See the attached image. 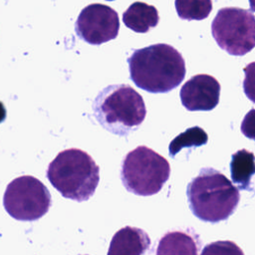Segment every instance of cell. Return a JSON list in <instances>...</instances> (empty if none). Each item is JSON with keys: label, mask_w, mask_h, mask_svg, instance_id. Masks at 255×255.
Here are the masks:
<instances>
[{"label": "cell", "mask_w": 255, "mask_h": 255, "mask_svg": "<svg viewBox=\"0 0 255 255\" xmlns=\"http://www.w3.org/2000/svg\"><path fill=\"white\" fill-rule=\"evenodd\" d=\"M131 81L149 93H167L185 77L181 54L167 44H154L134 50L128 59Z\"/></svg>", "instance_id": "6da1fadb"}, {"label": "cell", "mask_w": 255, "mask_h": 255, "mask_svg": "<svg viewBox=\"0 0 255 255\" xmlns=\"http://www.w3.org/2000/svg\"><path fill=\"white\" fill-rule=\"evenodd\" d=\"M186 194L192 213L211 223L226 220L240 198L239 189L224 174L210 167L202 168L188 183Z\"/></svg>", "instance_id": "7a4b0ae2"}, {"label": "cell", "mask_w": 255, "mask_h": 255, "mask_svg": "<svg viewBox=\"0 0 255 255\" xmlns=\"http://www.w3.org/2000/svg\"><path fill=\"white\" fill-rule=\"evenodd\" d=\"M47 178L65 198L82 202L94 195L100 168L86 151L70 148L59 152L50 162Z\"/></svg>", "instance_id": "3957f363"}, {"label": "cell", "mask_w": 255, "mask_h": 255, "mask_svg": "<svg viewBox=\"0 0 255 255\" xmlns=\"http://www.w3.org/2000/svg\"><path fill=\"white\" fill-rule=\"evenodd\" d=\"M93 111L104 128L119 135H127L135 129L146 115L142 97L125 84L103 89L94 101Z\"/></svg>", "instance_id": "277c9868"}, {"label": "cell", "mask_w": 255, "mask_h": 255, "mask_svg": "<svg viewBox=\"0 0 255 255\" xmlns=\"http://www.w3.org/2000/svg\"><path fill=\"white\" fill-rule=\"evenodd\" d=\"M169 174L168 161L144 145L129 151L122 163L121 178L124 186L128 191L139 196L159 192Z\"/></svg>", "instance_id": "5b68a950"}, {"label": "cell", "mask_w": 255, "mask_h": 255, "mask_svg": "<svg viewBox=\"0 0 255 255\" xmlns=\"http://www.w3.org/2000/svg\"><path fill=\"white\" fill-rule=\"evenodd\" d=\"M211 34L222 50L243 56L255 48V17L242 8H221L211 23Z\"/></svg>", "instance_id": "8992f818"}, {"label": "cell", "mask_w": 255, "mask_h": 255, "mask_svg": "<svg viewBox=\"0 0 255 255\" xmlns=\"http://www.w3.org/2000/svg\"><path fill=\"white\" fill-rule=\"evenodd\" d=\"M51 194L42 181L32 175L19 176L10 181L3 195V205L14 219L34 221L51 207Z\"/></svg>", "instance_id": "52a82bcc"}, {"label": "cell", "mask_w": 255, "mask_h": 255, "mask_svg": "<svg viewBox=\"0 0 255 255\" xmlns=\"http://www.w3.org/2000/svg\"><path fill=\"white\" fill-rule=\"evenodd\" d=\"M119 29L118 13L110 6L99 3L85 7L79 14L75 25L77 35L92 45H101L116 39Z\"/></svg>", "instance_id": "ba28073f"}, {"label": "cell", "mask_w": 255, "mask_h": 255, "mask_svg": "<svg viewBox=\"0 0 255 255\" xmlns=\"http://www.w3.org/2000/svg\"><path fill=\"white\" fill-rule=\"evenodd\" d=\"M220 84L210 75H195L180 90L182 106L191 112L211 111L219 103Z\"/></svg>", "instance_id": "9c48e42d"}, {"label": "cell", "mask_w": 255, "mask_h": 255, "mask_svg": "<svg viewBox=\"0 0 255 255\" xmlns=\"http://www.w3.org/2000/svg\"><path fill=\"white\" fill-rule=\"evenodd\" d=\"M149 245L150 239L145 231L126 226L113 236L108 255H143Z\"/></svg>", "instance_id": "30bf717a"}, {"label": "cell", "mask_w": 255, "mask_h": 255, "mask_svg": "<svg viewBox=\"0 0 255 255\" xmlns=\"http://www.w3.org/2000/svg\"><path fill=\"white\" fill-rule=\"evenodd\" d=\"M123 21L130 30L136 33H146L158 24L159 16L154 6L134 2L124 12Z\"/></svg>", "instance_id": "8fae6325"}, {"label": "cell", "mask_w": 255, "mask_h": 255, "mask_svg": "<svg viewBox=\"0 0 255 255\" xmlns=\"http://www.w3.org/2000/svg\"><path fill=\"white\" fill-rule=\"evenodd\" d=\"M156 255H198L197 242L189 233L167 232L158 242Z\"/></svg>", "instance_id": "7c38bea8"}, {"label": "cell", "mask_w": 255, "mask_h": 255, "mask_svg": "<svg viewBox=\"0 0 255 255\" xmlns=\"http://www.w3.org/2000/svg\"><path fill=\"white\" fill-rule=\"evenodd\" d=\"M231 178L240 189H247L251 177L255 174V156L247 149H240L232 154L230 162Z\"/></svg>", "instance_id": "4fadbf2b"}, {"label": "cell", "mask_w": 255, "mask_h": 255, "mask_svg": "<svg viewBox=\"0 0 255 255\" xmlns=\"http://www.w3.org/2000/svg\"><path fill=\"white\" fill-rule=\"evenodd\" d=\"M175 10L180 19L203 20L212 10L211 0H175Z\"/></svg>", "instance_id": "5bb4252c"}, {"label": "cell", "mask_w": 255, "mask_h": 255, "mask_svg": "<svg viewBox=\"0 0 255 255\" xmlns=\"http://www.w3.org/2000/svg\"><path fill=\"white\" fill-rule=\"evenodd\" d=\"M207 133L199 127L187 128L185 131L179 133L169 143V154L174 156L180 149L184 147L200 146L207 142Z\"/></svg>", "instance_id": "9a60e30c"}, {"label": "cell", "mask_w": 255, "mask_h": 255, "mask_svg": "<svg viewBox=\"0 0 255 255\" xmlns=\"http://www.w3.org/2000/svg\"><path fill=\"white\" fill-rule=\"evenodd\" d=\"M200 255H244V253L232 241H216L206 245Z\"/></svg>", "instance_id": "2e32d148"}, {"label": "cell", "mask_w": 255, "mask_h": 255, "mask_svg": "<svg viewBox=\"0 0 255 255\" xmlns=\"http://www.w3.org/2000/svg\"><path fill=\"white\" fill-rule=\"evenodd\" d=\"M244 74L243 91L246 97L255 104V62L248 64L244 68Z\"/></svg>", "instance_id": "e0dca14e"}, {"label": "cell", "mask_w": 255, "mask_h": 255, "mask_svg": "<svg viewBox=\"0 0 255 255\" xmlns=\"http://www.w3.org/2000/svg\"><path fill=\"white\" fill-rule=\"evenodd\" d=\"M240 128L246 137L255 140V109L250 110L245 115Z\"/></svg>", "instance_id": "ac0fdd59"}, {"label": "cell", "mask_w": 255, "mask_h": 255, "mask_svg": "<svg viewBox=\"0 0 255 255\" xmlns=\"http://www.w3.org/2000/svg\"><path fill=\"white\" fill-rule=\"evenodd\" d=\"M6 119V109L4 105L0 102V124Z\"/></svg>", "instance_id": "d6986e66"}, {"label": "cell", "mask_w": 255, "mask_h": 255, "mask_svg": "<svg viewBox=\"0 0 255 255\" xmlns=\"http://www.w3.org/2000/svg\"><path fill=\"white\" fill-rule=\"evenodd\" d=\"M249 5H250V9L255 12V0H249Z\"/></svg>", "instance_id": "ffe728a7"}, {"label": "cell", "mask_w": 255, "mask_h": 255, "mask_svg": "<svg viewBox=\"0 0 255 255\" xmlns=\"http://www.w3.org/2000/svg\"><path fill=\"white\" fill-rule=\"evenodd\" d=\"M107 1H114V0H107Z\"/></svg>", "instance_id": "44dd1931"}]
</instances>
